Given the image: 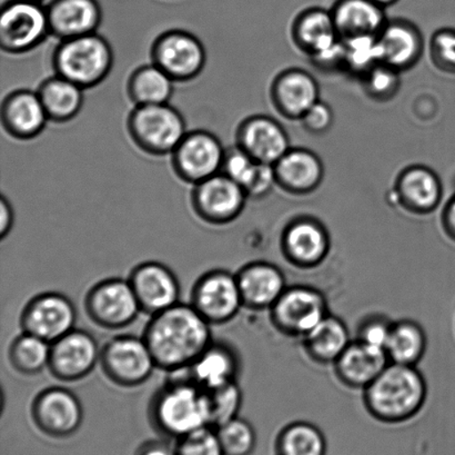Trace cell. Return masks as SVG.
Returning <instances> with one entry per match:
<instances>
[{
  "instance_id": "obj_23",
  "label": "cell",
  "mask_w": 455,
  "mask_h": 455,
  "mask_svg": "<svg viewBox=\"0 0 455 455\" xmlns=\"http://www.w3.org/2000/svg\"><path fill=\"white\" fill-rule=\"evenodd\" d=\"M46 8L51 34L60 40L96 33L101 24L98 0H52Z\"/></svg>"
},
{
  "instance_id": "obj_25",
  "label": "cell",
  "mask_w": 455,
  "mask_h": 455,
  "mask_svg": "<svg viewBox=\"0 0 455 455\" xmlns=\"http://www.w3.org/2000/svg\"><path fill=\"white\" fill-rule=\"evenodd\" d=\"M378 42L381 62L400 73L417 65L425 49L420 30L403 20H387L378 35Z\"/></svg>"
},
{
  "instance_id": "obj_22",
  "label": "cell",
  "mask_w": 455,
  "mask_h": 455,
  "mask_svg": "<svg viewBox=\"0 0 455 455\" xmlns=\"http://www.w3.org/2000/svg\"><path fill=\"white\" fill-rule=\"evenodd\" d=\"M48 115L37 92L18 89L8 93L2 105V123L9 135L28 141L46 128Z\"/></svg>"
},
{
  "instance_id": "obj_46",
  "label": "cell",
  "mask_w": 455,
  "mask_h": 455,
  "mask_svg": "<svg viewBox=\"0 0 455 455\" xmlns=\"http://www.w3.org/2000/svg\"><path fill=\"white\" fill-rule=\"evenodd\" d=\"M0 213H2V217H0V238L4 240L11 234L13 222H15V213H13L12 204L4 195L0 199Z\"/></svg>"
},
{
  "instance_id": "obj_13",
  "label": "cell",
  "mask_w": 455,
  "mask_h": 455,
  "mask_svg": "<svg viewBox=\"0 0 455 455\" xmlns=\"http://www.w3.org/2000/svg\"><path fill=\"white\" fill-rule=\"evenodd\" d=\"M244 190L224 173L194 185L191 205L200 220L212 225H226L241 215L247 202Z\"/></svg>"
},
{
  "instance_id": "obj_4",
  "label": "cell",
  "mask_w": 455,
  "mask_h": 455,
  "mask_svg": "<svg viewBox=\"0 0 455 455\" xmlns=\"http://www.w3.org/2000/svg\"><path fill=\"white\" fill-rule=\"evenodd\" d=\"M114 52L108 40L97 33L60 40L52 53L56 75L83 89L98 86L108 77Z\"/></svg>"
},
{
  "instance_id": "obj_20",
  "label": "cell",
  "mask_w": 455,
  "mask_h": 455,
  "mask_svg": "<svg viewBox=\"0 0 455 455\" xmlns=\"http://www.w3.org/2000/svg\"><path fill=\"white\" fill-rule=\"evenodd\" d=\"M235 276L243 307L249 310H270L288 288L283 272L269 262L249 263Z\"/></svg>"
},
{
  "instance_id": "obj_7",
  "label": "cell",
  "mask_w": 455,
  "mask_h": 455,
  "mask_svg": "<svg viewBox=\"0 0 455 455\" xmlns=\"http://www.w3.org/2000/svg\"><path fill=\"white\" fill-rule=\"evenodd\" d=\"M269 312L272 325L281 334L300 338L330 314L324 294L307 285L288 287Z\"/></svg>"
},
{
  "instance_id": "obj_48",
  "label": "cell",
  "mask_w": 455,
  "mask_h": 455,
  "mask_svg": "<svg viewBox=\"0 0 455 455\" xmlns=\"http://www.w3.org/2000/svg\"><path fill=\"white\" fill-rule=\"evenodd\" d=\"M443 226L444 233L455 242V195L445 205L443 214Z\"/></svg>"
},
{
  "instance_id": "obj_8",
  "label": "cell",
  "mask_w": 455,
  "mask_h": 455,
  "mask_svg": "<svg viewBox=\"0 0 455 455\" xmlns=\"http://www.w3.org/2000/svg\"><path fill=\"white\" fill-rule=\"evenodd\" d=\"M51 34L47 8L31 0H8L0 13V46L9 53L33 51Z\"/></svg>"
},
{
  "instance_id": "obj_24",
  "label": "cell",
  "mask_w": 455,
  "mask_h": 455,
  "mask_svg": "<svg viewBox=\"0 0 455 455\" xmlns=\"http://www.w3.org/2000/svg\"><path fill=\"white\" fill-rule=\"evenodd\" d=\"M271 100L284 118L301 119L320 101L319 85L305 70H284L272 83Z\"/></svg>"
},
{
  "instance_id": "obj_36",
  "label": "cell",
  "mask_w": 455,
  "mask_h": 455,
  "mask_svg": "<svg viewBox=\"0 0 455 455\" xmlns=\"http://www.w3.org/2000/svg\"><path fill=\"white\" fill-rule=\"evenodd\" d=\"M51 349V343L22 332L9 346V363L21 376H37L44 369H48Z\"/></svg>"
},
{
  "instance_id": "obj_1",
  "label": "cell",
  "mask_w": 455,
  "mask_h": 455,
  "mask_svg": "<svg viewBox=\"0 0 455 455\" xmlns=\"http://www.w3.org/2000/svg\"><path fill=\"white\" fill-rule=\"evenodd\" d=\"M211 327L193 305L178 303L151 316L142 337L158 369L171 373L181 372L188 370L212 345Z\"/></svg>"
},
{
  "instance_id": "obj_50",
  "label": "cell",
  "mask_w": 455,
  "mask_h": 455,
  "mask_svg": "<svg viewBox=\"0 0 455 455\" xmlns=\"http://www.w3.org/2000/svg\"><path fill=\"white\" fill-rule=\"evenodd\" d=\"M31 2L43 3V2H44V0H31Z\"/></svg>"
},
{
  "instance_id": "obj_26",
  "label": "cell",
  "mask_w": 455,
  "mask_h": 455,
  "mask_svg": "<svg viewBox=\"0 0 455 455\" xmlns=\"http://www.w3.org/2000/svg\"><path fill=\"white\" fill-rule=\"evenodd\" d=\"M186 371L187 378L203 390H215L236 381L240 371L239 355L228 343L212 341Z\"/></svg>"
},
{
  "instance_id": "obj_15",
  "label": "cell",
  "mask_w": 455,
  "mask_h": 455,
  "mask_svg": "<svg viewBox=\"0 0 455 455\" xmlns=\"http://www.w3.org/2000/svg\"><path fill=\"white\" fill-rule=\"evenodd\" d=\"M31 418L44 435L55 439L74 435L84 421L78 396L66 387L52 386L39 392L31 404Z\"/></svg>"
},
{
  "instance_id": "obj_33",
  "label": "cell",
  "mask_w": 455,
  "mask_h": 455,
  "mask_svg": "<svg viewBox=\"0 0 455 455\" xmlns=\"http://www.w3.org/2000/svg\"><path fill=\"white\" fill-rule=\"evenodd\" d=\"M173 80L154 62L138 67L127 83V93L136 106L168 104L173 95Z\"/></svg>"
},
{
  "instance_id": "obj_19",
  "label": "cell",
  "mask_w": 455,
  "mask_h": 455,
  "mask_svg": "<svg viewBox=\"0 0 455 455\" xmlns=\"http://www.w3.org/2000/svg\"><path fill=\"white\" fill-rule=\"evenodd\" d=\"M236 146L258 163L275 165L291 149L287 132L274 118L252 116L239 125Z\"/></svg>"
},
{
  "instance_id": "obj_32",
  "label": "cell",
  "mask_w": 455,
  "mask_h": 455,
  "mask_svg": "<svg viewBox=\"0 0 455 455\" xmlns=\"http://www.w3.org/2000/svg\"><path fill=\"white\" fill-rule=\"evenodd\" d=\"M84 91L78 85L56 75L44 79L37 93L49 120L62 124L70 122L82 111Z\"/></svg>"
},
{
  "instance_id": "obj_38",
  "label": "cell",
  "mask_w": 455,
  "mask_h": 455,
  "mask_svg": "<svg viewBox=\"0 0 455 455\" xmlns=\"http://www.w3.org/2000/svg\"><path fill=\"white\" fill-rule=\"evenodd\" d=\"M206 392L211 427L217 429L239 417L243 407V391L236 381Z\"/></svg>"
},
{
  "instance_id": "obj_41",
  "label": "cell",
  "mask_w": 455,
  "mask_h": 455,
  "mask_svg": "<svg viewBox=\"0 0 455 455\" xmlns=\"http://www.w3.org/2000/svg\"><path fill=\"white\" fill-rule=\"evenodd\" d=\"M363 79L365 93L374 101H390L400 89V71L383 62L370 69Z\"/></svg>"
},
{
  "instance_id": "obj_29",
  "label": "cell",
  "mask_w": 455,
  "mask_h": 455,
  "mask_svg": "<svg viewBox=\"0 0 455 455\" xmlns=\"http://www.w3.org/2000/svg\"><path fill=\"white\" fill-rule=\"evenodd\" d=\"M385 7L373 0H336L331 11L342 39L358 36H378L387 20Z\"/></svg>"
},
{
  "instance_id": "obj_42",
  "label": "cell",
  "mask_w": 455,
  "mask_h": 455,
  "mask_svg": "<svg viewBox=\"0 0 455 455\" xmlns=\"http://www.w3.org/2000/svg\"><path fill=\"white\" fill-rule=\"evenodd\" d=\"M175 448L177 455H225L217 430L211 426L178 439Z\"/></svg>"
},
{
  "instance_id": "obj_12",
  "label": "cell",
  "mask_w": 455,
  "mask_h": 455,
  "mask_svg": "<svg viewBox=\"0 0 455 455\" xmlns=\"http://www.w3.org/2000/svg\"><path fill=\"white\" fill-rule=\"evenodd\" d=\"M225 155V147L215 134L204 129L187 132L172 151V168L181 181L198 184L221 173Z\"/></svg>"
},
{
  "instance_id": "obj_16",
  "label": "cell",
  "mask_w": 455,
  "mask_h": 455,
  "mask_svg": "<svg viewBox=\"0 0 455 455\" xmlns=\"http://www.w3.org/2000/svg\"><path fill=\"white\" fill-rule=\"evenodd\" d=\"M281 253L290 264L310 270L323 264L331 251V239L325 226L314 217L294 218L280 239Z\"/></svg>"
},
{
  "instance_id": "obj_11",
  "label": "cell",
  "mask_w": 455,
  "mask_h": 455,
  "mask_svg": "<svg viewBox=\"0 0 455 455\" xmlns=\"http://www.w3.org/2000/svg\"><path fill=\"white\" fill-rule=\"evenodd\" d=\"M190 305L211 325L231 322L243 307L235 274L212 270L200 276L191 291Z\"/></svg>"
},
{
  "instance_id": "obj_34",
  "label": "cell",
  "mask_w": 455,
  "mask_h": 455,
  "mask_svg": "<svg viewBox=\"0 0 455 455\" xmlns=\"http://www.w3.org/2000/svg\"><path fill=\"white\" fill-rule=\"evenodd\" d=\"M425 329L412 320H400L392 324L386 352L390 363L417 367L427 352Z\"/></svg>"
},
{
  "instance_id": "obj_21",
  "label": "cell",
  "mask_w": 455,
  "mask_h": 455,
  "mask_svg": "<svg viewBox=\"0 0 455 455\" xmlns=\"http://www.w3.org/2000/svg\"><path fill=\"white\" fill-rule=\"evenodd\" d=\"M389 363L385 349L355 338L333 364V369L343 386L352 390L363 391L380 376Z\"/></svg>"
},
{
  "instance_id": "obj_45",
  "label": "cell",
  "mask_w": 455,
  "mask_h": 455,
  "mask_svg": "<svg viewBox=\"0 0 455 455\" xmlns=\"http://www.w3.org/2000/svg\"><path fill=\"white\" fill-rule=\"evenodd\" d=\"M333 119L331 107L319 101L307 111L300 120L307 132L315 134V135H321L331 128Z\"/></svg>"
},
{
  "instance_id": "obj_35",
  "label": "cell",
  "mask_w": 455,
  "mask_h": 455,
  "mask_svg": "<svg viewBox=\"0 0 455 455\" xmlns=\"http://www.w3.org/2000/svg\"><path fill=\"white\" fill-rule=\"evenodd\" d=\"M327 450L323 432L306 421L285 426L275 440L276 455H327Z\"/></svg>"
},
{
  "instance_id": "obj_3",
  "label": "cell",
  "mask_w": 455,
  "mask_h": 455,
  "mask_svg": "<svg viewBox=\"0 0 455 455\" xmlns=\"http://www.w3.org/2000/svg\"><path fill=\"white\" fill-rule=\"evenodd\" d=\"M149 417L159 434L180 439L211 426L207 392L188 378L169 382L151 399Z\"/></svg>"
},
{
  "instance_id": "obj_6",
  "label": "cell",
  "mask_w": 455,
  "mask_h": 455,
  "mask_svg": "<svg viewBox=\"0 0 455 455\" xmlns=\"http://www.w3.org/2000/svg\"><path fill=\"white\" fill-rule=\"evenodd\" d=\"M100 364L114 385L133 389L145 385L157 368L144 337L119 336L101 349Z\"/></svg>"
},
{
  "instance_id": "obj_31",
  "label": "cell",
  "mask_w": 455,
  "mask_h": 455,
  "mask_svg": "<svg viewBox=\"0 0 455 455\" xmlns=\"http://www.w3.org/2000/svg\"><path fill=\"white\" fill-rule=\"evenodd\" d=\"M303 349L316 364L333 365L352 342L345 322L331 313L301 338Z\"/></svg>"
},
{
  "instance_id": "obj_27",
  "label": "cell",
  "mask_w": 455,
  "mask_h": 455,
  "mask_svg": "<svg viewBox=\"0 0 455 455\" xmlns=\"http://www.w3.org/2000/svg\"><path fill=\"white\" fill-rule=\"evenodd\" d=\"M276 185L291 194H309L323 180L324 168L318 156L303 149H290L274 165Z\"/></svg>"
},
{
  "instance_id": "obj_49",
  "label": "cell",
  "mask_w": 455,
  "mask_h": 455,
  "mask_svg": "<svg viewBox=\"0 0 455 455\" xmlns=\"http://www.w3.org/2000/svg\"><path fill=\"white\" fill-rule=\"evenodd\" d=\"M373 2L381 4L382 7L387 8L391 6V4L398 3L399 0H373Z\"/></svg>"
},
{
  "instance_id": "obj_18",
  "label": "cell",
  "mask_w": 455,
  "mask_h": 455,
  "mask_svg": "<svg viewBox=\"0 0 455 455\" xmlns=\"http://www.w3.org/2000/svg\"><path fill=\"white\" fill-rule=\"evenodd\" d=\"M128 280L142 313L154 316L180 303V280L163 263H141L132 271Z\"/></svg>"
},
{
  "instance_id": "obj_43",
  "label": "cell",
  "mask_w": 455,
  "mask_h": 455,
  "mask_svg": "<svg viewBox=\"0 0 455 455\" xmlns=\"http://www.w3.org/2000/svg\"><path fill=\"white\" fill-rule=\"evenodd\" d=\"M430 51L435 65L455 73V30L441 29L431 39Z\"/></svg>"
},
{
  "instance_id": "obj_28",
  "label": "cell",
  "mask_w": 455,
  "mask_h": 455,
  "mask_svg": "<svg viewBox=\"0 0 455 455\" xmlns=\"http://www.w3.org/2000/svg\"><path fill=\"white\" fill-rule=\"evenodd\" d=\"M395 187L396 199L401 207L419 215L434 212L443 199V185L439 177L425 167L405 169Z\"/></svg>"
},
{
  "instance_id": "obj_9",
  "label": "cell",
  "mask_w": 455,
  "mask_h": 455,
  "mask_svg": "<svg viewBox=\"0 0 455 455\" xmlns=\"http://www.w3.org/2000/svg\"><path fill=\"white\" fill-rule=\"evenodd\" d=\"M155 65L175 82L197 78L206 66L207 53L197 36L182 29L164 31L155 39L150 51Z\"/></svg>"
},
{
  "instance_id": "obj_39",
  "label": "cell",
  "mask_w": 455,
  "mask_h": 455,
  "mask_svg": "<svg viewBox=\"0 0 455 455\" xmlns=\"http://www.w3.org/2000/svg\"><path fill=\"white\" fill-rule=\"evenodd\" d=\"M216 430L225 455H252L256 450V431L243 418H235Z\"/></svg>"
},
{
  "instance_id": "obj_17",
  "label": "cell",
  "mask_w": 455,
  "mask_h": 455,
  "mask_svg": "<svg viewBox=\"0 0 455 455\" xmlns=\"http://www.w3.org/2000/svg\"><path fill=\"white\" fill-rule=\"evenodd\" d=\"M101 349L92 334L74 329L53 342L48 369L61 382H77L87 378L100 361Z\"/></svg>"
},
{
  "instance_id": "obj_40",
  "label": "cell",
  "mask_w": 455,
  "mask_h": 455,
  "mask_svg": "<svg viewBox=\"0 0 455 455\" xmlns=\"http://www.w3.org/2000/svg\"><path fill=\"white\" fill-rule=\"evenodd\" d=\"M261 164L250 158L247 153L235 145L226 150L221 173L243 187L247 194L254 181L257 180Z\"/></svg>"
},
{
  "instance_id": "obj_44",
  "label": "cell",
  "mask_w": 455,
  "mask_h": 455,
  "mask_svg": "<svg viewBox=\"0 0 455 455\" xmlns=\"http://www.w3.org/2000/svg\"><path fill=\"white\" fill-rule=\"evenodd\" d=\"M392 321L382 315H371L361 322L356 340L386 350L392 329Z\"/></svg>"
},
{
  "instance_id": "obj_10",
  "label": "cell",
  "mask_w": 455,
  "mask_h": 455,
  "mask_svg": "<svg viewBox=\"0 0 455 455\" xmlns=\"http://www.w3.org/2000/svg\"><path fill=\"white\" fill-rule=\"evenodd\" d=\"M84 310L92 323L105 329L127 328L141 312L129 280L116 278L101 280L89 289Z\"/></svg>"
},
{
  "instance_id": "obj_37",
  "label": "cell",
  "mask_w": 455,
  "mask_h": 455,
  "mask_svg": "<svg viewBox=\"0 0 455 455\" xmlns=\"http://www.w3.org/2000/svg\"><path fill=\"white\" fill-rule=\"evenodd\" d=\"M343 40L345 69L361 77L381 62L378 36H358Z\"/></svg>"
},
{
  "instance_id": "obj_30",
  "label": "cell",
  "mask_w": 455,
  "mask_h": 455,
  "mask_svg": "<svg viewBox=\"0 0 455 455\" xmlns=\"http://www.w3.org/2000/svg\"><path fill=\"white\" fill-rule=\"evenodd\" d=\"M292 37L297 46L310 58L323 55L342 40L331 11L318 7L306 9L296 18Z\"/></svg>"
},
{
  "instance_id": "obj_5",
  "label": "cell",
  "mask_w": 455,
  "mask_h": 455,
  "mask_svg": "<svg viewBox=\"0 0 455 455\" xmlns=\"http://www.w3.org/2000/svg\"><path fill=\"white\" fill-rule=\"evenodd\" d=\"M129 135L145 153L172 154L187 134L184 116L168 104L136 106L127 119Z\"/></svg>"
},
{
  "instance_id": "obj_14",
  "label": "cell",
  "mask_w": 455,
  "mask_h": 455,
  "mask_svg": "<svg viewBox=\"0 0 455 455\" xmlns=\"http://www.w3.org/2000/svg\"><path fill=\"white\" fill-rule=\"evenodd\" d=\"M77 310L64 294L46 292L27 303L20 315L21 331L51 343L73 331Z\"/></svg>"
},
{
  "instance_id": "obj_47",
  "label": "cell",
  "mask_w": 455,
  "mask_h": 455,
  "mask_svg": "<svg viewBox=\"0 0 455 455\" xmlns=\"http://www.w3.org/2000/svg\"><path fill=\"white\" fill-rule=\"evenodd\" d=\"M136 455H177L176 448L164 441H148L141 445Z\"/></svg>"
},
{
  "instance_id": "obj_2",
  "label": "cell",
  "mask_w": 455,
  "mask_h": 455,
  "mask_svg": "<svg viewBox=\"0 0 455 455\" xmlns=\"http://www.w3.org/2000/svg\"><path fill=\"white\" fill-rule=\"evenodd\" d=\"M427 398V386L413 365L389 363L363 390L367 412L386 425H400L420 413Z\"/></svg>"
}]
</instances>
